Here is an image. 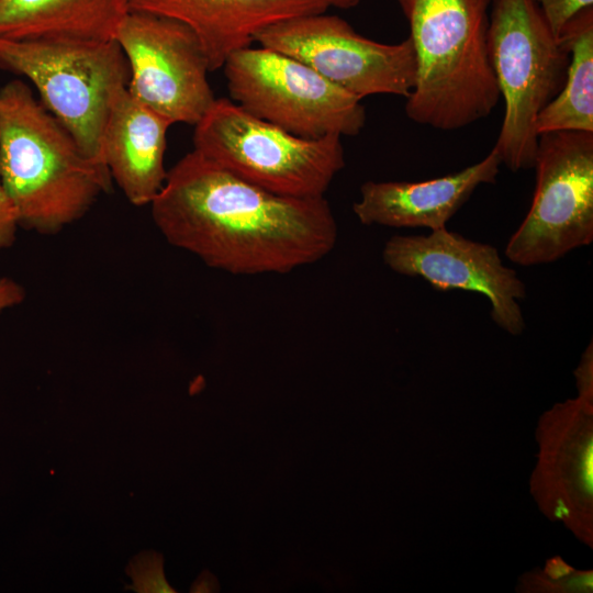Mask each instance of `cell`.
<instances>
[{"mask_svg":"<svg viewBox=\"0 0 593 593\" xmlns=\"http://www.w3.org/2000/svg\"><path fill=\"white\" fill-rule=\"evenodd\" d=\"M172 123L137 101L127 90L114 98L102 137V159L125 198L149 205L160 191L167 170V132Z\"/></svg>","mask_w":593,"mask_h":593,"instance_id":"obj_14","label":"cell"},{"mask_svg":"<svg viewBox=\"0 0 593 593\" xmlns=\"http://www.w3.org/2000/svg\"><path fill=\"white\" fill-rule=\"evenodd\" d=\"M328 7H334L338 9H350L358 5L361 0H326Z\"/></svg>","mask_w":593,"mask_h":593,"instance_id":"obj_22","label":"cell"},{"mask_svg":"<svg viewBox=\"0 0 593 593\" xmlns=\"http://www.w3.org/2000/svg\"><path fill=\"white\" fill-rule=\"evenodd\" d=\"M23 288L10 278H0V312L23 301Z\"/></svg>","mask_w":593,"mask_h":593,"instance_id":"obj_20","label":"cell"},{"mask_svg":"<svg viewBox=\"0 0 593 593\" xmlns=\"http://www.w3.org/2000/svg\"><path fill=\"white\" fill-rule=\"evenodd\" d=\"M255 42L304 63L360 100L372 94L406 99L415 86L416 60L410 37L396 44L380 43L326 11L275 22L260 30Z\"/></svg>","mask_w":593,"mask_h":593,"instance_id":"obj_9","label":"cell"},{"mask_svg":"<svg viewBox=\"0 0 593 593\" xmlns=\"http://www.w3.org/2000/svg\"><path fill=\"white\" fill-rule=\"evenodd\" d=\"M20 226L16 209L0 176V249L11 246Z\"/></svg>","mask_w":593,"mask_h":593,"instance_id":"obj_18","label":"cell"},{"mask_svg":"<svg viewBox=\"0 0 593 593\" xmlns=\"http://www.w3.org/2000/svg\"><path fill=\"white\" fill-rule=\"evenodd\" d=\"M545 572L551 580H560L569 575L572 572V568L560 558H553L547 561Z\"/></svg>","mask_w":593,"mask_h":593,"instance_id":"obj_21","label":"cell"},{"mask_svg":"<svg viewBox=\"0 0 593 593\" xmlns=\"http://www.w3.org/2000/svg\"><path fill=\"white\" fill-rule=\"evenodd\" d=\"M193 149L257 187L294 198L324 197L345 166L340 136L299 137L225 98H215L194 125Z\"/></svg>","mask_w":593,"mask_h":593,"instance_id":"obj_5","label":"cell"},{"mask_svg":"<svg viewBox=\"0 0 593 593\" xmlns=\"http://www.w3.org/2000/svg\"><path fill=\"white\" fill-rule=\"evenodd\" d=\"M502 165L496 149L460 171L424 181H366L353 211L363 225L445 228L474 190L493 183Z\"/></svg>","mask_w":593,"mask_h":593,"instance_id":"obj_12","label":"cell"},{"mask_svg":"<svg viewBox=\"0 0 593 593\" xmlns=\"http://www.w3.org/2000/svg\"><path fill=\"white\" fill-rule=\"evenodd\" d=\"M530 208L505 256L519 266L550 264L593 240V133L539 134Z\"/></svg>","mask_w":593,"mask_h":593,"instance_id":"obj_8","label":"cell"},{"mask_svg":"<svg viewBox=\"0 0 593 593\" xmlns=\"http://www.w3.org/2000/svg\"><path fill=\"white\" fill-rule=\"evenodd\" d=\"M488 45L505 107L493 147L511 171L534 168L536 120L563 87L569 52L532 0H492Z\"/></svg>","mask_w":593,"mask_h":593,"instance_id":"obj_4","label":"cell"},{"mask_svg":"<svg viewBox=\"0 0 593 593\" xmlns=\"http://www.w3.org/2000/svg\"><path fill=\"white\" fill-rule=\"evenodd\" d=\"M130 11V0H0V37L111 41Z\"/></svg>","mask_w":593,"mask_h":593,"instance_id":"obj_15","label":"cell"},{"mask_svg":"<svg viewBox=\"0 0 593 593\" xmlns=\"http://www.w3.org/2000/svg\"><path fill=\"white\" fill-rule=\"evenodd\" d=\"M149 206L170 245L232 275L288 273L315 264L338 236L324 197L275 194L194 149L167 171Z\"/></svg>","mask_w":593,"mask_h":593,"instance_id":"obj_1","label":"cell"},{"mask_svg":"<svg viewBox=\"0 0 593 593\" xmlns=\"http://www.w3.org/2000/svg\"><path fill=\"white\" fill-rule=\"evenodd\" d=\"M382 259L392 271L419 277L436 290L482 294L491 304L493 322L511 335L525 328L521 301L526 287L492 245L445 227L427 235L392 236L383 246Z\"/></svg>","mask_w":593,"mask_h":593,"instance_id":"obj_11","label":"cell"},{"mask_svg":"<svg viewBox=\"0 0 593 593\" xmlns=\"http://www.w3.org/2000/svg\"><path fill=\"white\" fill-rule=\"evenodd\" d=\"M131 10L178 20L199 38L210 71L251 46L264 27L283 19L325 12L326 0H130Z\"/></svg>","mask_w":593,"mask_h":593,"instance_id":"obj_13","label":"cell"},{"mask_svg":"<svg viewBox=\"0 0 593 593\" xmlns=\"http://www.w3.org/2000/svg\"><path fill=\"white\" fill-rule=\"evenodd\" d=\"M539 8L556 37L566 23L585 8L593 7V0H532Z\"/></svg>","mask_w":593,"mask_h":593,"instance_id":"obj_17","label":"cell"},{"mask_svg":"<svg viewBox=\"0 0 593 593\" xmlns=\"http://www.w3.org/2000/svg\"><path fill=\"white\" fill-rule=\"evenodd\" d=\"M115 40L127 60L128 92L172 124L195 125L215 97L193 31L172 18L131 10Z\"/></svg>","mask_w":593,"mask_h":593,"instance_id":"obj_10","label":"cell"},{"mask_svg":"<svg viewBox=\"0 0 593 593\" xmlns=\"http://www.w3.org/2000/svg\"><path fill=\"white\" fill-rule=\"evenodd\" d=\"M396 1L416 60L407 118L456 131L489 116L501 98L488 45L492 0Z\"/></svg>","mask_w":593,"mask_h":593,"instance_id":"obj_3","label":"cell"},{"mask_svg":"<svg viewBox=\"0 0 593 593\" xmlns=\"http://www.w3.org/2000/svg\"><path fill=\"white\" fill-rule=\"evenodd\" d=\"M0 176L20 226L41 234L81 219L112 183L19 79L0 89Z\"/></svg>","mask_w":593,"mask_h":593,"instance_id":"obj_2","label":"cell"},{"mask_svg":"<svg viewBox=\"0 0 593 593\" xmlns=\"http://www.w3.org/2000/svg\"><path fill=\"white\" fill-rule=\"evenodd\" d=\"M558 40L569 52L561 91L542 109L536 132L593 133V7L571 18Z\"/></svg>","mask_w":593,"mask_h":593,"instance_id":"obj_16","label":"cell"},{"mask_svg":"<svg viewBox=\"0 0 593 593\" xmlns=\"http://www.w3.org/2000/svg\"><path fill=\"white\" fill-rule=\"evenodd\" d=\"M0 68L26 78L42 104L69 131L82 150L102 159V137L111 104L127 88L130 69L116 40L100 42L0 37Z\"/></svg>","mask_w":593,"mask_h":593,"instance_id":"obj_6","label":"cell"},{"mask_svg":"<svg viewBox=\"0 0 593 593\" xmlns=\"http://www.w3.org/2000/svg\"><path fill=\"white\" fill-rule=\"evenodd\" d=\"M222 68L232 101L295 136H357L365 126L360 99L281 52L249 46Z\"/></svg>","mask_w":593,"mask_h":593,"instance_id":"obj_7","label":"cell"},{"mask_svg":"<svg viewBox=\"0 0 593 593\" xmlns=\"http://www.w3.org/2000/svg\"><path fill=\"white\" fill-rule=\"evenodd\" d=\"M592 343L589 345L584 351L581 362L575 371V377L579 388V398L588 403L592 404V393H593V379H592V369H593V355H592Z\"/></svg>","mask_w":593,"mask_h":593,"instance_id":"obj_19","label":"cell"}]
</instances>
